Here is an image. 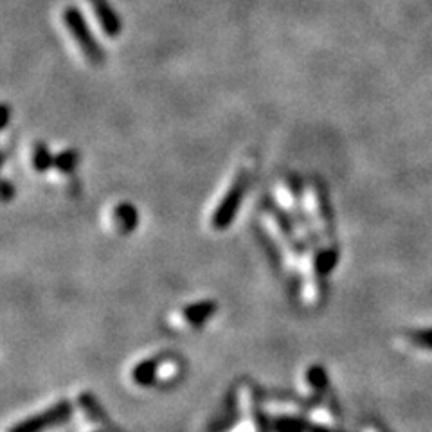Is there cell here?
Instances as JSON below:
<instances>
[{"instance_id": "277c9868", "label": "cell", "mask_w": 432, "mask_h": 432, "mask_svg": "<svg viewBox=\"0 0 432 432\" xmlns=\"http://www.w3.org/2000/svg\"><path fill=\"white\" fill-rule=\"evenodd\" d=\"M112 229H116L117 233H132L133 225H135V211L132 205L119 204L112 209Z\"/></svg>"}, {"instance_id": "7a4b0ae2", "label": "cell", "mask_w": 432, "mask_h": 432, "mask_svg": "<svg viewBox=\"0 0 432 432\" xmlns=\"http://www.w3.org/2000/svg\"><path fill=\"white\" fill-rule=\"evenodd\" d=\"M63 17V27L67 29L69 36L74 40V46L78 47V50L83 54L85 58L90 63H100L101 62V53L97 49L96 42L92 34L88 33L87 27H85V22L81 18V15L78 13L76 8H65L62 13Z\"/></svg>"}, {"instance_id": "3957f363", "label": "cell", "mask_w": 432, "mask_h": 432, "mask_svg": "<svg viewBox=\"0 0 432 432\" xmlns=\"http://www.w3.org/2000/svg\"><path fill=\"white\" fill-rule=\"evenodd\" d=\"M215 310V304L208 303V301H202L198 304H191V306L182 308L177 316H175V324L177 326H184V324H200L209 313Z\"/></svg>"}, {"instance_id": "6da1fadb", "label": "cell", "mask_w": 432, "mask_h": 432, "mask_svg": "<svg viewBox=\"0 0 432 432\" xmlns=\"http://www.w3.org/2000/svg\"><path fill=\"white\" fill-rule=\"evenodd\" d=\"M249 182L250 171L247 168H240L233 175V179L229 180L222 195L218 196V204L212 208L211 216H209V224L215 231H224L234 220L241 198H243L247 187H249Z\"/></svg>"}, {"instance_id": "5b68a950", "label": "cell", "mask_w": 432, "mask_h": 432, "mask_svg": "<svg viewBox=\"0 0 432 432\" xmlns=\"http://www.w3.org/2000/svg\"><path fill=\"white\" fill-rule=\"evenodd\" d=\"M27 162H29V166L34 171H43L50 166L53 157H50V154L42 142H34V144H31L29 151H27Z\"/></svg>"}]
</instances>
